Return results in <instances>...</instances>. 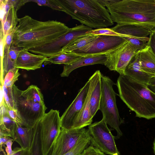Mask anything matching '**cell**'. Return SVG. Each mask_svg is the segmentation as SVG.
<instances>
[{"mask_svg":"<svg viewBox=\"0 0 155 155\" xmlns=\"http://www.w3.org/2000/svg\"><path fill=\"white\" fill-rule=\"evenodd\" d=\"M21 49L11 45L7 57L3 59V76L10 69L15 68V64L19 53Z\"/></svg>","mask_w":155,"mask_h":155,"instance_id":"484cf974","label":"cell"},{"mask_svg":"<svg viewBox=\"0 0 155 155\" xmlns=\"http://www.w3.org/2000/svg\"><path fill=\"white\" fill-rule=\"evenodd\" d=\"M62 11L82 24L98 29L114 25L110 15L100 0H57Z\"/></svg>","mask_w":155,"mask_h":155,"instance_id":"277c9868","label":"cell"},{"mask_svg":"<svg viewBox=\"0 0 155 155\" xmlns=\"http://www.w3.org/2000/svg\"><path fill=\"white\" fill-rule=\"evenodd\" d=\"M141 69L153 77L155 76V54L148 45L137 52Z\"/></svg>","mask_w":155,"mask_h":155,"instance_id":"ac0fdd59","label":"cell"},{"mask_svg":"<svg viewBox=\"0 0 155 155\" xmlns=\"http://www.w3.org/2000/svg\"><path fill=\"white\" fill-rule=\"evenodd\" d=\"M91 143V137L87 129L81 136L75 146L64 155H79Z\"/></svg>","mask_w":155,"mask_h":155,"instance_id":"4316f807","label":"cell"},{"mask_svg":"<svg viewBox=\"0 0 155 155\" xmlns=\"http://www.w3.org/2000/svg\"><path fill=\"white\" fill-rule=\"evenodd\" d=\"M147 86L151 91L155 93V76L151 79Z\"/></svg>","mask_w":155,"mask_h":155,"instance_id":"60d3db41","label":"cell"},{"mask_svg":"<svg viewBox=\"0 0 155 155\" xmlns=\"http://www.w3.org/2000/svg\"><path fill=\"white\" fill-rule=\"evenodd\" d=\"M24 93L29 97L36 100L38 102H44V97L40 89L36 85H31L25 90Z\"/></svg>","mask_w":155,"mask_h":155,"instance_id":"f546056e","label":"cell"},{"mask_svg":"<svg viewBox=\"0 0 155 155\" xmlns=\"http://www.w3.org/2000/svg\"><path fill=\"white\" fill-rule=\"evenodd\" d=\"M23 150V149H21L17 151V152H16L13 155H21L22 151Z\"/></svg>","mask_w":155,"mask_h":155,"instance_id":"ee69618b","label":"cell"},{"mask_svg":"<svg viewBox=\"0 0 155 155\" xmlns=\"http://www.w3.org/2000/svg\"><path fill=\"white\" fill-rule=\"evenodd\" d=\"M149 37V40L148 45L150 47L152 51L155 54V37L151 33Z\"/></svg>","mask_w":155,"mask_h":155,"instance_id":"ab89813d","label":"cell"},{"mask_svg":"<svg viewBox=\"0 0 155 155\" xmlns=\"http://www.w3.org/2000/svg\"><path fill=\"white\" fill-rule=\"evenodd\" d=\"M79 155H105L104 153L94 146H89Z\"/></svg>","mask_w":155,"mask_h":155,"instance_id":"e575fe53","label":"cell"},{"mask_svg":"<svg viewBox=\"0 0 155 155\" xmlns=\"http://www.w3.org/2000/svg\"><path fill=\"white\" fill-rule=\"evenodd\" d=\"M116 85L119 97L136 117L155 118V93L147 85L125 74L120 75Z\"/></svg>","mask_w":155,"mask_h":155,"instance_id":"3957f363","label":"cell"},{"mask_svg":"<svg viewBox=\"0 0 155 155\" xmlns=\"http://www.w3.org/2000/svg\"><path fill=\"white\" fill-rule=\"evenodd\" d=\"M111 29L118 33L127 36V37L133 38L148 37L151 33V31L143 27L131 25L117 24Z\"/></svg>","mask_w":155,"mask_h":155,"instance_id":"ffe728a7","label":"cell"},{"mask_svg":"<svg viewBox=\"0 0 155 155\" xmlns=\"http://www.w3.org/2000/svg\"><path fill=\"white\" fill-rule=\"evenodd\" d=\"M21 155H31L30 149L23 150Z\"/></svg>","mask_w":155,"mask_h":155,"instance_id":"7bdbcfd3","label":"cell"},{"mask_svg":"<svg viewBox=\"0 0 155 155\" xmlns=\"http://www.w3.org/2000/svg\"><path fill=\"white\" fill-rule=\"evenodd\" d=\"M11 139L7 137H0V151L3 153L4 155H6V153L3 149L2 147H5V143Z\"/></svg>","mask_w":155,"mask_h":155,"instance_id":"f35d334b","label":"cell"},{"mask_svg":"<svg viewBox=\"0 0 155 155\" xmlns=\"http://www.w3.org/2000/svg\"><path fill=\"white\" fill-rule=\"evenodd\" d=\"M137 52L134 47L127 40L106 54L104 65L120 75L124 74L127 66Z\"/></svg>","mask_w":155,"mask_h":155,"instance_id":"9c48e42d","label":"cell"},{"mask_svg":"<svg viewBox=\"0 0 155 155\" xmlns=\"http://www.w3.org/2000/svg\"><path fill=\"white\" fill-rule=\"evenodd\" d=\"M102 74L100 70H97L88 80L92 88L90 104L91 114L93 117L99 108L101 95Z\"/></svg>","mask_w":155,"mask_h":155,"instance_id":"2e32d148","label":"cell"},{"mask_svg":"<svg viewBox=\"0 0 155 155\" xmlns=\"http://www.w3.org/2000/svg\"><path fill=\"white\" fill-rule=\"evenodd\" d=\"M17 11L12 6L9 9L2 25L1 26L0 37L5 41L6 35L14 32L18 25L19 18L17 15Z\"/></svg>","mask_w":155,"mask_h":155,"instance_id":"7402d4cb","label":"cell"},{"mask_svg":"<svg viewBox=\"0 0 155 155\" xmlns=\"http://www.w3.org/2000/svg\"><path fill=\"white\" fill-rule=\"evenodd\" d=\"M87 130L92 145L106 154L120 155L116 144L115 137L102 119L91 124Z\"/></svg>","mask_w":155,"mask_h":155,"instance_id":"52a82bcc","label":"cell"},{"mask_svg":"<svg viewBox=\"0 0 155 155\" xmlns=\"http://www.w3.org/2000/svg\"><path fill=\"white\" fill-rule=\"evenodd\" d=\"M38 123L43 155H48L61 128L59 111L51 109Z\"/></svg>","mask_w":155,"mask_h":155,"instance_id":"ba28073f","label":"cell"},{"mask_svg":"<svg viewBox=\"0 0 155 155\" xmlns=\"http://www.w3.org/2000/svg\"><path fill=\"white\" fill-rule=\"evenodd\" d=\"M14 141L13 139H11L7 141L5 144L6 147H5L6 155H13L16 152L20 150L21 148L16 147L13 150H12V146L13 144V141Z\"/></svg>","mask_w":155,"mask_h":155,"instance_id":"8d00e7d4","label":"cell"},{"mask_svg":"<svg viewBox=\"0 0 155 155\" xmlns=\"http://www.w3.org/2000/svg\"><path fill=\"white\" fill-rule=\"evenodd\" d=\"M70 28L56 20L40 21L25 15L19 18L12 44L28 51L56 40Z\"/></svg>","mask_w":155,"mask_h":155,"instance_id":"6da1fadb","label":"cell"},{"mask_svg":"<svg viewBox=\"0 0 155 155\" xmlns=\"http://www.w3.org/2000/svg\"><path fill=\"white\" fill-rule=\"evenodd\" d=\"M91 89V86L89 82L88 91L84 103L73 129L84 128L90 125L92 123L93 117L91 114L90 104Z\"/></svg>","mask_w":155,"mask_h":155,"instance_id":"d6986e66","label":"cell"},{"mask_svg":"<svg viewBox=\"0 0 155 155\" xmlns=\"http://www.w3.org/2000/svg\"><path fill=\"white\" fill-rule=\"evenodd\" d=\"M99 35L86 33L79 36L71 41L64 47L61 53L74 52L94 40Z\"/></svg>","mask_w":155,"mask_h":155,"instance_id":"d4e9b609","label":"cell"},{"mask_svg":"<svg viewBox=\"0 0 155 155\" xmlns=\"http://www.w3.org/2000/svg\"><path fill=\"white\" fill-rule=\"evenodd\" d=\"M114 22L155 29V0H100Z\"/></svg>","mask_w":155,"mask_h":155,"instance_id":"7a4b0ae2","label":"cell"},{"mask_svg":"<svg viewBox=\"0 0 155 155\" xmlns=\"http://www.w3.org/2000/svg\"><path fill=\"white\" fill-rule=\"evenodd\" d=\"M89 85V81L79 90L71 103L61 117V128L72 129L82 108Z\"/></svg>","mask_w":155,"mask_h":155,"instance_id":"7c38bea8","label":"cell"},{"mask_svg":"<svg viewBox=\"0 0 155 155\" xmlns=\"http://www.w3.org/2000/svg\"><path fill=\"white\" fill-rule=\"evenodd\" d=\"M0 137H15L16 123L9 116L5 106H0Z\"/></svg>","mask_w":155,"mask_h":155,"instance_id":"44dd1931","label":"cell"},{"mask_svg":"<svg viewBox=\"0 0 155 155\" xmlns=\"http://www.w3.org/2000/svg\"><path fill=\"white\" fill-rule=\"evenodd\" d=\"M14 107L23 122V126L32 128L45 114L44 102H39L28 96L15 84L13 86Z\"/></svg>","mask_w":155,"mask_h":155,"instance_id":"5b68a950","label":"cell"},{"mask_svg":"<svg viewBox=\"0 0 155 155\" xmlns=\"http://www.w3.org/2000/svg\"><path fill=\"white\" fill-rule=\"evenodd\" d=\"M18 68H14L10 70L4 77L3 85L6 87H13L20 75Z\"/></svg>","mask_w":155,"mask_h":155,"instance_id":"f1b7e54d","label":"cell"},{"mask_svg":"<svg viewBox=\"0 0 155 155\" xmlns=\"http://www.w3.org/2000/svg\"><path fill=\"white\" fill-rule=\"evenodd\" d=\"M84 55V54L74 52H62L48 58L44 63L45 65L50 64L69 65L79 60Z\"/></svg>","mask_w":155,"mask_h":155,"instance_id":"cb8c5ba5","label":"cell"},{"mask_svg":"<svg viewBox=\"0 0 155 155\" xmlns=\"http://www.w3.org/2000/svg\"><path fill=\"white\" fill-rule=\"evenodd\" d=\"M47 57L30 53L21 49L18 55L15 68L27 71L34 70L40 68Z\"/></svg>","mask_w":155,"mask_h":155,"instance_id":"9a60e30c","label":"cell"},{"mask_svg":"<svg viewBox=\"0 0 155 155\" xmlns=\"http://www.w3.org/2000/svg\"><path fill=\"white\" fill-rule=\"evenodd\" d=\"M86 33L93 35L120 36L123 37L127 36L126 35L120 34L114 31L111 28H108L92 29L87 32Z\"/></svg>","mask_w":155,"mask_h":155,"instance_id":"1f68e13d","label":"cell"},{"mask_svg":"<svg viewBox=\"0 0 155 155\" xmlns=\"http://www.w3.org/2000/svg\"><path fill=\"white\" fill-rule=\"evenodd\" d=\"M2 88L4 95V104L7 107L15 110L13 94V87H6L3 85H2Z\"/></svg>","mask_w":155,"mask_h":155,"instance_id":"4dcf8cb0","label":"cell"},{"mask_svg":"<svg viewBox=\"0 0 155 155\" xmlns=\"http://www.w3.org/2000/svg\"><path fill=\"white\" fill-rule=\"evenodd\" d=\"M84 128L65 129L61 128L48 155H64L76 145L86 130Z\"/></svg>","mask_w":155,"mask_h":155,"instance_id":"8fae6325","label":"cell"},{"mask_svg":"<svg viewBox=\"0 0 155 155\" xmlns=\"http://www.w3.org/2000/svg\"><path fill=\"white\" fill-rule=\"evenodd\" d=\"M124 74L137 81L147 85L153 77L143 71L141 69L137 53L127 66Z\"/></svg>","mask_w":155,"mask_h":155,"instance_id":"e0dca14e","label":"cell"},{"mask_svg":"<svg viewBox=\"0 0 155 155\" xmlns=\"http://www.w3.org/2000/svg\"><path fill=\"white\" fill-rule=\"evenodd\" d=\"M4 105L5 107L7 113L10 117L16 123L23 126L22 121L16 110H15L12 109L7 107L5 104Z\"/></svg>","mask_w":155,"mask_h":155,"instance_id":"836d02e7","label":"cell"},{"mask_svg":"<svg viewBox=\"0 0 155 155\" xmlns=\"http://www.w3.org/2000/svg\"><path fill=\"white\" fill-rule=\"evenodd\" d=\"M153 148L154 153L155 154V139H154V141L153 142Z\"/></svg>","mask_w":155,"mask_h":155,"instance_id":"f6af8a7d","label":"cell"},{"mask_svg":"<svg viewBox=\"0 0 155 155\" xmlns=\"http://www.w3.org/2000/svg\"><path fill=\"white\" fill-rule=\"evenodd\" d=\"M30 151L31 155H43L38 122L33 128V138Z\"/></svg>","mask_w":155,"mask_h":155,"instance_id":"83f0119b","label":"cell"},{"mask_svg":"<svg viewBox=\"0 0 155 155\" xmlns=\"http://www.w3.org/2000/svg\"><path fill=\"white\" fill-rule=\"evenodd\" d=\"M115 48L99 53L84 54V56L76 61L70 64L64 65L61 76L67 77L73 71L82 67L97 64L104 65L106 60V54Z\"/></svg>","mask_w":155,"mask_h":155,"instance_id":"5bb4252c","label":"cell"},{"mask_svg":"<svg viewBox=\"0 0 155 155\" xmlns=\"http://www.w3.org/2000/svg\"><path fill=\"white\" fill-rule=\"evenodd\" d=\"M28 2L36 3L39 6H48L54 10L62 11L61 7L57 0H28Z\"/></svg>","mask_w":155,"mask_h":155,"instance_id":"d6a6232c","label":"cell"},{"mask_svg":"<svg viewBox=\"0 0 155 155\" xmlns=\"http://www.w3.org/2000/svg\"><path fill=\"white\" fill-rule=\"evenodd\" d=\"M14 32L8 34L6 36L4 48L3 59L5 58L8 55L12 45Z\"/></svg>","mask_w":155,"mask_h":155,"instance_id":"d590c367","label":"cell"},{"mask_svg":"<svg viewBox=\"0 0 155 155\" xmlns=\"http://www.w3.org/2000/svg\"><path fill=\"white\" fill-rule=\"evenodd\" d=\"M33 138V128L23 127L16 123L14 141L17 142L23 150L30 149Z\"/></svg>","mask_w":155,"mask_h":155,"instance_id":"603a6c76","label":"cell"},{"mask_svg":"<svg viewBox=\"0 0 155 155\" xmlns=\"http://www.w3.org/2000/svg\"><path fill=\"white\" fill-rule=\"evenodd\" d=\"M1 155H2V154H1Z\"/></svg>","mask_w":155,"mask_h":155,"instance_id":"7dc6e473","label":"cell"},{"mask_svg":"<svg viewBox=\"0 0 155 155\" xmlns=\"http://www.w3.org/2000/svg\"><path fill=\"white\" fill-rule=\"evenodd\" d=\"M115 83L109 77L102 74L101 78V95L99 110L102 112V119L116 131L115 138H120L123 133L120 126L121 119L116 102V94L114 90Z\"/></svg>","mask_w":155,"mask_h":155,"instance_id":"8992f818","label":"cell"},{"mask_svg":"<svg viewBox=\"0 0 155 155\" xmlns=\"http://www.w3.org/2000/svg\"><path fill=\"white\" fill-rule=\"evenodd\" d=\"M92 28L83 24L70 28L66 34L56 40L42 46L28 50L36 54L50 57L60 53L62 48L71 41L91 30Z\"/></svg>","mask_w":155,"mask_h":155,"instance_id":"30bf717a","label":"cell"},{"mask_svg":"<svg viewBox=\"0 0 155 155\" xmlns=\"http://www.w3.org/2000/svg\"><path fill=\"white\" fill-rule=\"evenodd\" d=\"M151 31L152 34L155 37V29L153 30H152Z\"/></svg>","mask_w":155,"mask_h":155,"instance_id":"bcb514c9","label":"cell"},{"mask_svg":"<svg viewBox=\"0 0 155 155\" xmlns=\"http://www.w3.org/2000/svg\"><path fill=\"white\" fill-rule=\"evenodd\" d=\"M126 40L122 37L99 35L94 40L74 52L81 54L99 53L112 49Z\"/></svg>","mask_w":155,"mask_h":155,"instance_id":"4fadbf2b","label":"cell"},{"mask_svg":"<svg viewBox=\"0 0 155 155\" xmlns=\"http://www.w3.org/2000/svg\"><path fill=\"white\" fill-rule=\"evenodd\" d=\"M12 6L18 10L22 5L25 3L28 2V0H9Z\"/></svg>","mask_w":155,"mask_h":155,"instance_id":"74e56055","label":"cell"},{"mask_svg":"<svg viewBox=\"0 0 155 155\" xmlns=\"http://www.w3.org/2000/svg\"><path fill=\"white\" fill-rule=\"evenodd\" d=\"M0 106L2 105L4 103V98L3 92L2 90V85L0 84Z\"/></svg>","mask_w":155,"mask_h":155,"instance_id":"b9f144b4","label":"cell"}]
</instances>
